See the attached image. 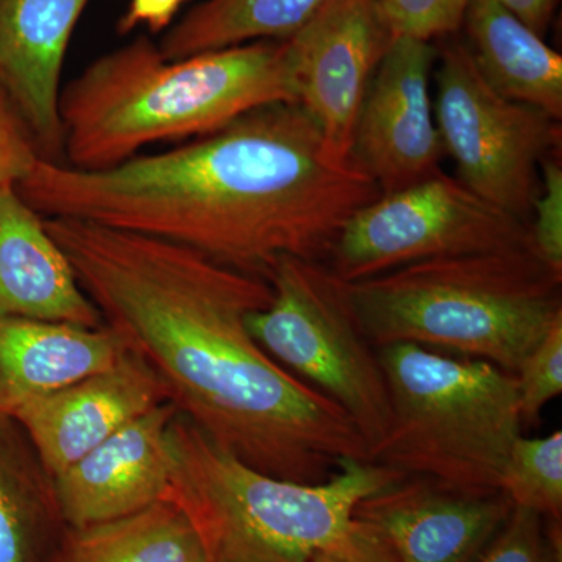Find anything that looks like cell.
<instances>
[{"instance_id": "cell-23", "label": "cell", "mask_w": 562, "mask_h": 562, "mask_svg": "<svg viewBox=\"0 0 562 562\" xmlns=\"http://www.w3.org/2000/svg\"><path fill=\"white\" fill-rule=\"evenodd\" d=\"M475 562H562L561 524L514 506L502 530Z\"/></svg>"}, {"instance_id": "cell-13", "label": "cell", "mask_w": 562, "mask_h": 562, "mask_svg": "<svg viewBox=\"0 0 562 562\" xmlns=\"http://www.w3.org/2000/svg\"><path fill=\"white\" fill-rule=\"evenodd\" d=\"M166 402L168 392L158 376L125 349L110 368L27 403L13 419L55 479L111 435Z\"/></svg>"}, {"instance_id": "cell-19", "label": "cell", "mask_w": 562, "mask_h": 562, "mask_svg": "<svg viewBox=\"0 0 562 562\" xmlns=\"http://www.w3.org/2000/svg\"><path fill=\"white\" fill-rule=\"evenodd\" d=\"M68 525L24 428L0 416V562H49Z\"/></svg>"}, {"instance_id": "cell-12", "label": "cell", "mask_w": 562, "mask_h": 562, "mask_svg": "<svg viewBox=\"0 0 562 562\" xmlns=\"http://www.w3.org/2000/svg\"><path fill=\"white\" fill-rule=\"evenodd\" d=\"M513 508L502 491L471 494L402 476L362 498L353 517L382 536L397 562H475Z\"/></svg>"}, {"instance_id": "cell-21", "label": "cell", "mask_w": 562, "mask_h": 562, "mask_svg": "<svg viewBox=\"0 0 562 562\" xmlns=\"http://www.w3.org/2000/svg\"><path fill=\"white\" fill-rule=\"evenodd\" d=\"M330 0H203L161 40L166 60L241 46L254 41L288 40Z\"/></svg>"}, {"instance_id": "cell-5", "label": "cell", "mask_w": 562, "mask_h": 562, "mask_svg": "<svg viewBox=\"0 0 562 562\" xmlns=\"http://www.w3.org/2000/svg\"><path fill=\"white\" fill-rule=\"evenodd\" d=\"M169 442L166 498L187 514L210 562H312L351 530L362 498L405 476L347 460L324 483L277 479L220 449L179 413Z\"/></svg>"}, {"instance_id": "cell-8", "label": "cell", "mask_w": 562, "mask_h": 562, "mask_svg": "<svg viewBox=\"0 0 562 562\" xmlns=\"http://www.w3.org/2000/svg\"><path fill=\"white\" fill-rule=\"evenodd\" d=\"M525 247H532L527 222L436 172L357 211L336 236L327 266L351 283L432 258Z\"/></svg>"}, {"instance_id": "cell-28", "label": "cell", "mask_w": 562, "mask_h": 562, "mask_svg": "<svg viewBox=\"0 0 562 562\" xmlns=\"http://www.w3.org/2000/svg\"><path fill=\"white\" fill-rule=\"evenodd\" d=\"M312 562H397L391 547L373 528L355 519L351 530Z\"/></svg>"}, {"instance_id": "cell-10", "label": "cell", "mask_w": 562, "mask_h": 562, "mask_svg": "<svg viewBox=\"0 0 562 562\" xmlns=\"http://www.w3.org/2000/svg\"><path fill=\"white\" fill-rule=\"evenodd\" d=\"M286 41L295 101L328 149L350 160L362 101L394 41L375 0H330Z\"/></svg>"}, {"instance_id": "cell-20", "label": "cell", "mask_w": 562, "mask_h": 562, "mask_svg": "<svg viewBox=\"0 0 562 562\" xmlns=\"http://www.w3.org/2000/svg\"><path fill=\"white\" fill-rule=\"evenodd\" d=\"M49 562H210L198 531L165 498L121 519L66 528Z\"/></svg>"}, {"instance_id": "cell-22", "label": "cell", "mask_w": 562, "mask_h": 562, "mask_svg": "<svg viewBox=\"0 0 562 562\" xmlns=\"http://www.w3.org/2000/svg\"><path fill=\"white\" fill-rule=\"evenodd\" d=\"M501 491L514 506L562 520V432L543 438L520 436L502 473Z\"/></svg>"}, {"instance_id": "cell-2", "label": "cell", "mask_w": 562, "mask_h": 562, "mask_svg": "<svg viewBox=\"0 0 562 562\" xmlns=\"http://www.w3.org/2000/svg\"><path fill=\"white\" fill-rule=\"evenodd\" d=\"M16 190L43 217L165 239L266 280L283 258H327L347 221L382 195L299 103L102 171L41 158Z\"/></svg>"}, {"instance_id": "cell-26", "label": "cell", "mask_w": 562, "mask_h": 562, "mask_svg": "<svg viewBox=\"0 0 562 562\" xmlns=\"http://www.w3.org/2000/svg\"><path fill=\"white\" fill-rule=\"evenodd\" d=\"M532 217V249L553 271L562 273V169L550 158L542 166Z\"/></svg>"}, {"instance_id": "cell-1", "label": "cell", "mask_w": 562, "mask_h": 562, "mask_svg": "<svg viewBox=\"0 0 562 562\" xmlns=\"http://www.w3.org/2000/svg\"><path fill=\"white\" fill-rule=\"evenodd\" d=\"M81 290L181 416L220 449L290 482H327L369 449L341 406L262 350L247 327L269 281L180 244L44 217Z\"/></svg>"}, {"instance_id": "cell-24", "label": "cell", "mask_w": 562, "mask_h": 562, "mask_svg": "<svg viewBox=\"0 0 562 562\" xmlns=\"http://www.w3.org/2000/svg\"><path fill=\"white\" fill-rule=\"evenodd\" d=\"M394 38L427 41L461 27L471 0H375Z\"/></svg>"}, {"instance_id": "cell-14", "label": "cell", "mask_w": 562, "mask_h": 562, "mask_svg": "<svg viewBox=\"0 0 562 562\" xmlns=\"http://www.w3.org/2000/svg\"><path fill=\"white\" fill-rule=\"evenodd\" d=\"M171 402L143 414L55 476L68 527L121 519L165 501L171 484Z\"/></svg>"}, {"instance_id": "cell-9", "label": "cell", "mask_w": 562, "mask_h": 562, "mask_svg": "<svg viewBox=\"0 0 562 562\" xmlns=\"http://www.w3.org/2000/svg\"><path fill=\"white\" fill-rule=\"evenodd\" d=\"M436 81V125L458 180L527 222L541 187L539 172L560 140V124L495 91L465 44L443 49Z\"/></svg>"}, {"instance_id": "cell-16", "label": "cell", "mask_w": 562, "mask_h": 562, "mask_svg": "<svg viewBox=\"0 0 562 562\" xmlns=\"http://www.w3.org/2000/svg\"><path fill=\"white\" fill-rule=\"evenodd\" d=\"M0 317L103 325L44 217L16 187L0 188Z\"/></svg>"}, {"instance_id": "cell-25", "label": "cell", "mask_w": 562, "mask_h": 562, "mask_svg": "<svg viewBox=\"0 0 562 562\" xmlns=\"http://www.w3.org/2000/svg\"><path fill=\"white\" fill-rule=\"evenodd\" d=\"M514 375L520 416L524 424L532 425L541 416L543 406L562 392V319L550 328Z\"/></svg>"}, {"instance_id": "cell-15", "label": "cell", "mask_w": 562, "mask_h": 562, "mask_svg": "<svg viewBox=\"0 0 562 562\" xmlns=\"http://www.w3.org/2000/svg\"><path fill=\"white\" fill-rule=\"evenodd\" d=\"M90 0H0V87L44 160L61 161L58 105L70 36Z\"/></svg>"}, {"instance_id": "cell-6", "label": "cell", "mask_w": 562, "mask_h": 562, "mask_svg": "<svg viewBox=\"0 0 562 562\" xmlns=\"http://www.w3.org/2000/svg\"><path fill=\"white\" fill-rule=\"evenodd\" d=\"M390 425L369 460L471 494L501 491L522 436L514 373L414 344L380 347Z\"/></svg>"}, {"instance_id": "cell-4", "label": "cell", "mask_w": 562, "mask_h": 562, "mask_svg": "<svg viewBox=\"0 0 562 562\" xmlns=\"http://www.w3.org/2000/svg\"><path fill=\"white\" fill-rule=\"evenodd\" d=\"M561 284L525 247L412 262L346 290L375 349L414 344L516 373L562 319Z\"/></svg>"}, {"instance_id": "cell-11", "label": "cell", "mask_w": 562, "mask_h": 562, "mask_svg": "<svg viewBox=\"0 0 562 562\" xmlns=\"http://www.w3.org/2000/svg\"><path fill=\"white\" fill-rule=\"evenodd\" d=\"M435 60V47L427 41L394 38L366 92L350 161L382 194L439 172L443 149L430 94Z\"/></svg>"}, {"instance_id": "cell-17", "label": "cell", "mask_w": 562, "mask_h": 562, "mask_svg": "<svg viewBox=\"0 0 562 562\" xmlns=\"http://www.w3.org/2000/svg\"><path fill=\"white\" fill-rule=\"evenodd\" d=\"M124 350L106 325L0 317V416L110 368Z\"/></svg>"}, {"instance_id": "cell-27", "label": "cell", "mask_w": 562, "mask_h": 562, "mask_svg": "<svg viewBox=\"0 0 562 562\" xmlns=\"http://www.w3.org/2000/svg\"><path fill=\"white\" fill-rule=\"evenodd\" d=\"M38 144L0 87V188L16 187L41 160Z\"/></svg>"}, {"instance_id": "cell-3", "label": "cell", "mask_w": 562, "mask_h": 562, "mask_svg": "<svg viewBox=\"0 0 562 562\" xmlns=\"http://www.w3.org/2000/svg\"><path fill=\"white\" fill-rule=\"evenodd\" d=\"M276 103H297L286 40L166 60L139 36L61 88V162L114 168L150 144L199 138Z\"/></svg>"}, {"instance_id": "cell-30", "label": "cell", "mask_w": 562, "mask_h": 562, "mask_svg": "<svg viewBox=\"0 0 562 562\" xmlns=\"http://www.w3.org/2000/svg\"><path fill=\"white\" fill-rule=\"evenodd\" d=\"M522 21L532 32L542 36L552 21L558 0H494Z\"/></svg>"}, {"instance_id": "cell-18", "label": "cell", "mask_w": 562, "mask_h": 562, "mask_svg": "<svg viewBox=\"0 0 562 562\" xmlns=\"http://www.w3.org/2000/svg\"><path fill=\"white\" fill-rule=\"evenodd\" d=\"M473 60L487 83L514 102L562 117V57L494 0H471L465 13Z\"/></svg>"}, {"instance_id": "cell-7", "label": "cell", "mask_w": 562, "mask_h": 562, "mask_svg": "<svg viewBox=\"0 0 562 562\" xmlns=\"http://www.w3.org/2000/svg\"><path fill=\"white\" fill-rule=\"evenodd\" d=\"M268 281L272 301L250 314V335L280 366L341 406L371 453L390 425V392L346 281L327 262L305 258H283Z\"/></svg>"}, {"instance_id": "cell-29", "label": "cell", "mask_w": 562, "mask_h": 562, "mask_svg": "<svg viewBox=\"0 0 562 562\" xmlns=\"http://www.w3.org/2000/svg\"><path fill=\"white\" fill-rule=\"evenodd\" d=\"M188 0H131L127 10L117 22L120 35L135 29L147 27L150 33H160L171 27L172 21Z\"/></svg>"}]
</instances>
